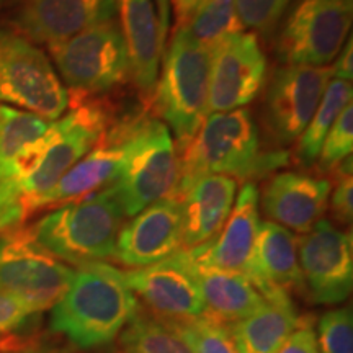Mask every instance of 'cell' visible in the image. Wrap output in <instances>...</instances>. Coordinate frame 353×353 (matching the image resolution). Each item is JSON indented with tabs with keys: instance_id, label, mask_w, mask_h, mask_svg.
Masks as SVG:
<instances>
[{
	"instance_id": "f35d334b",
	"label": "cell",
	"mask_w": 353,
	"mask_h": 353,
	"mask_svg": "<svg viewBox=\"0 0 353 353\" xmlns=\"http://www.w3.org/2000/svg\"><path fill=\"white\" fill-rule=\"evenodd\" d=\"M3 6V0H0V7H2Z\"/></svg>"
},
{
	"instance_id": "d6a6232c",
	"label": "cell",
	"mask_w": 353,
	"mask_h": 353,
	"mask_svg": "<svg viewBox=\"0 0 353 353\" xmlns=\"http://www.w3.org/2000/svg\"><path fill=\"white\" fill-rule=\"evenodd\" d=\"M337 182L330 190V213L342 226H350L353 216V180H352V157L343 161L337 169Z\"/></svg>"
},
{
	"instance_id": "5b68a950",
	"label": "cell",
	"mask_w": 353,
	"mask_h": 353,
	"mask_svg": "<svg viewBox=\"0 0 353 353\" xmlns=\"http://www.w3.org/2000/svg\"><path fill=\"white\" fill-rule=\"evenodd\" d=\"M162 59L161 77L149 100L154 113L174 132L182 151L206 118L211 50L190 37L183 26H175Z\"/></svg>"
},
{
	"instance_id": "e0dca14e",
	"label": "cell",
	"mask_w": 353,
	"mask_h": 353,
	"mask_svg": "<svg viewBox=\"0 0 353 353\" xmlns=\"http://www.w3.org/2000/svg\"><path fill=\"white\" fill-rule=\"evenodd\" d=\"M117 12L118 0H26L17 12L13 26L32 43L51 46L114 20Z\"/></svg>"
},
{
	"instance_id": "ac0fdd59",
	"label": "cell",
	"mask_w": 353,
	"mask_h": 353,
	"mask_svg": "<svg viewBox=\"0 0 353 353\" xmlns=\"http://www.w3.org/2000/svg\"><path fill=\"white\" fill-rule=\"evenodd\" d=\"M245 276L265 301L293 303L291 296L304 291L294 234L272 221L260 223Z\"/></svg>"
},
{
	"instance_id": "d6986e66",
	"label": "cell",
	"mask_w": 353,
	"mask_h": 353,
	"mask_svg": "<svg viewBox=\"0 0 353 353\" xmlns=\"http://www.w3.org/2000/svg\"><path fill=\"white\" fill-rule=\"evenodd\" d=\"M332 183L304 174L281 172L265 185L260 203L265 216L298 234H306L322 219L329 205Z\"/></svg>"
},
{
	"instance_id": "44dd1931",
	"label": "cell",
	"mask_w": 353,
	"mask_h": 353,
	"mask_svg": "<svg viewBox=\"0 0 353 353\" xmlns=\"http://www.w3.org/2000/svg\"><path fill=\"white\" fill-rule=\"evenodd\" d=\"M259 206L260 192L255 183L242 185L231 214L218 236L195 249H187L190 255L211 267L245 275L260 228Z\"/></svg>"
},
{
	"instance_id": "4316f807",
	"label": "cell",
	"mask_w": 353,
	"mask_h": 353,
	"mask_svg": "<svg viewBox=\"0 0 353 353\" xmlns=\"http://www.w3.org/2000/svg\"><path fill=\"white\" fill-rule=\"evenodd\" d=\"M120 353H192L170 321L139 309L118 335Z\"/></svg>"
},
{
	"instance_id": "484cf974",
	"label": "cell",
	"mask_w": 353,
	"mask_h": 353,
	"mask_svg": "<svg viewBox=\"0 0 353 353\" xmlns=\"http://www.w3.org/2000/svg\"><path fill=\"white\" fill-rule=\"evenodd\" d=\"M352 95L353 88L350 82L335 81V79L329 82L311 121L307 123L301 136L296 139V159L299 164L309 167L317 161L325 136L334 126V123L337 121L342 110L348 103H352Z\"/></svg>"
},
{
	"instance_id": "d4e9b609",
	"label": "cell",
	"mask_w": 353,
	"mask_h": 353,
	"mask_svg": "<svg viewBox=\"0 0 353 353\" xmlns=\"http://www.w3.org/2000/svg\"><path fill=\"white\" fill-rule=\"evenodd\" d=\"M51 125L39 114L0 105V183L13 179L19 162Z\"/></svg>"
},
{
	"instance_id": "ba28073f",
	"label": "cell",
	"mask_w": 353,
	"mask_h": 353,
	"mask_svg": "<svg viewBox=\"0 0 353 353\" xmlns=\"http://www.w3.org/2000/svg\"><path fill=\"white\" fill-rule=\"evenodd\" d=\"M0 105H15L51 121L70 105L48 56L30 39L6 28H0Z\"/></svg>"
},
{
	"instance_id": "f1b7e54d",
	"label": "cell",
	"mask_w": 353,
	"mask_h": 353,
	"mask_svg": "<svg viewBox=\"0 0 353 353\" xmlns=\"http://www.w3.org/2000/svg\"><path fill=\"white\" fill-rule=\"evenodd\" d=\"M192 353H239L231 327L203 312L187 321H170Z\"/></svg>"
},
{
	"instance_id": "7402d4cb",
	"label": "cell",
	"mask_w": 353,
	"mask_h": 353,
	"mask_svg": "<svg viewBox=\"0 0 353 353\" xmlns=\"http://www.w3.org/2000/svg\"><path fill=\"white\" fill-rule=\"evenodd\" d=\"M237 180L203 175L180 193L183 206V249H195L218 236L231 214Z\"/></svg>"
},
{
	"instance_id": "d590c367",
	"label": "cell",
	"mask_w": 353,
	"mask_h": 353,
	"mask_svg": "<svg viewBox=\"0 0 353 353\" xmlns=\"http://www.w3.org/2000/svg\"><path fill=\"white\" fill-rule=\"evenodd\" d=\"M330 74L335 81L352 82L353 79V44L352 37L347 39L343 48L335 56V64L330 68Z\"/></svg>"
},
{
	"instance_id": "4fadbf2b",
	"label": "cell",
	"mask_w": 353,
	"mask_h": 353,
	"mask_svg": "<svg viewBox=\"0 0 353 353\" xmlns=\"http://www.w3.org/2000/svg\"><path fill=\"white\" fill-rule=\"evenodd\" d=\"M330 81V68L281 65L275 70L265 90L263 120L276 143L286 145L301 136Z\"/></svg>"
},
{
	"instance_id": "2e32d148",
	"label": "cell",
	"mask_w": 353,
	"mask_h": 353,
	"mask_svg": "<svg viewBox=\"0 0 353 353\" xmlns=\"http://www.w3.org/2000/svg\"><path fill=\"white\" fill-rule=\"evenodd\" d=\"M169 0H118V25L130 61V77L151 99L165 52Z\"/></svg>"
},
{
	"instance_id": "8d00e7d4",
	"label": "cell",
	"mask_w": 353,
	"mask_h": 353,
	"mask_svg": "<svg viewBox=\"0 0 353 353\" xmlns=\"http://www.w3.org/2000/svg\"><path fill=\"white\" fill-rule=\"evenodd\" d=\"M172 10L175 13L176 19V26L187 23L190 17L193 15V12L200 7L203 0H169Z\"/></svg>"
},
{
	"instance_id": "9a60e30c",
	"label": "cell",
	"mask_w": 353,
	"mask_h": 353,
	"mask_svg": "<svg viewBox=\"0 0 353 353\" xmlns=\"http://www.w3.org/2000/svg\"><path fill=\"white\" fill-rule=\"evenodd\" d=\"M182 249V200L167 196L139 211L123 224L112 259L123 267L134 270L162 262Z\"/></svg>"
},
{
	"instance_id": "4dcf8cb0",
	"label": "cell",
	"mask_w": 353,
	"mask_h": 353,
	"mask_svg": "<svg viewBox=\"0 0 353 353\" xmlns=\"http://www.w3.org/2000/svg\"><path fill=\"white\" fill-rule=\"evenodd\" d=\"M353 151V108L348 103L337 121L330 128L322 143L321 152L317 156V167L319 170L334 172L343 161L352 157Z\"/></svg>"
},
{
	"instance_id": "83f0119b",
	"label": "cell",
	"mask_w": 353,
	"mask_h": 353,
	"mask_svg": "<svg viewBox=\"0 0 353 353\" xmlns=\"http://www.w3.org/2000/svg\"><path fill=\"white\" fill-rule=\"evenodd\" d=\"M180 26L210 50L223 39L245 32L237 13L236 0H203L187 23Z\"/></svg>"
},
{
	"instance_id": "f546056e",
	"label": "cell",
	"mask_w": 353,
	"mask_h": 353,
	"mask_svg": "<svg viewBox=\"0 0 353 353\" xmlns=\"http://www.w3.org/2000/svg\"><path fill=\"white\" fill-rule=\"evenodd\" d=\"M319 353H353V317L350 307L324 312L316 330Z\"/></svg>"
},
{
	"instance_id": "9c48e42d",
	"label": "cell",
	"mask_w": 353,
	"mask_h": 353,
	"mask_svg": "<svg viewBox=\"0 0 353 353\" xmlns=\"http://www.w3.org/2000/svg\"><path fill=\"white\" fill-rule=\"evenodd\" d=\"M276 38L285 65L327 68L350 38L353 0H293Z\"/></svg>"
},
{
	"instance_id": "74e56055",
	"label": "cell",
	"mask_w": 353,
	"mask_h": 353,
	"mask_svg": "<svg viewBox=\"0 0 353 353\" xmlns=\"http://www.w3.org/2000/svg\"><path fill=\"white\" fill-rule=\"evenodd\" d=\"M25 353H51V352H43V350H32V352H25Z\"/></svg>"
},
{
	"instance_id": "8fae6325",
	"label": "cell",
	"mask_w": 353,
	"mask_h": 353,
	"mask_svg": "<svg viewBox=\"0 0 353 353\" xmlns=\"http://www.w3.org/2000/svg\"><path fill=\"white\" fill-rule=\"evenodd\" d=\"M303 288L314 304L334 306L347 301L353 286L352 232L321 219L298 239Z\"/></svg>"
},
{
	"instance_id": "e575fe53",
	"label": "cell",
	"mask_w": 353,
	"mask_h": 353,
	"mask_svg": "<svg viewBox=\"0 0 353 353\" xmlns=\"http://www.w3.org/2000/svg\"><path fill=\"white\" fill-rule=\"evenodd\" d=\"M278 353H319L312 321L307 317H299L298 325L288 335Z\"/></svg>"
},
{
	"instance_id": "7c38bea8",
	"label": "cell",
	"mask_w": 353,
	"mask_h": 353,
	"mask_svg": "<svg viewBox=\"0 0 353 353\" xmlns=\"http://www.w3.org/2000/svg\"><path fill=\"white\" fill-rule=\"evenodd\" d=\"M267 83V57L254 33H237L211 50L206 117L245 108Z\"/></svg>"
},
{
	"instance_id": "52a82bcc",
	"label": "cell",
	"mask_w": 353,
	"mask_h": 353,
	"mask_svg": "<svg viewBox=\"0 0 353 353\" xmlns=\"http://www.w3.org/2000/svg\"><path fill=\"white\" fill-rule=\"evenodd\" d=\"M180 162L170 130L154 118H138L125 162L112 187L123 213L132 218L148 206L174 196Z\"/></svg>"
},
{
	"instance_id": "ffe728a7",
	"label": "cell",
	"mask_w": 353,
	"mask_h": 353,
	"mask_svg": "<svg viewBox=\"0 0 353 353\" xmlns=\"http://www.w3.org/2000/svg\"><path fill=\"white\" fill-rule=\"evenodd\" d=\"M136 121L138 118L114 126L113 130L108 128L99 144L85 157H82L51 190L43 203V208L87 196L112 183L130 151Z\"/></svg>"
},
{
	"instance_id": "5bb4252c",
	"label": "cell",
	"mask_w": 353,
	"mask_h": 353,
	"mask_svg": "<svg viewBox=\"0 0 353 353\" xmlns=\"http://www.w3.org/2000/svg\"><path fill=\"white\" fill-rule=\"evenodd\" d=\"M125 276L136 298L159 319L187 321L205 312V301L187 249L149 267L128 270Z\"/></svg>"
},
{
	"instance_id": "603a6c76",
	"label": "cell",
	"mask_w": 353,
	"mask_h": 353,
	"mask_svg": "<svg viewBox=\"0 0 353 353\" xmlns=\"http://www.w3.org/2000/svg\"><path fill=\"white\" fill-rule=\"evenodd\" d=\"M190 259L205 301L206 316L232 325L252 314L265 303L262 294L255 290L252 281L244 273L221 270L208 263L198 262L192 255Z\"/></svg>"
},
{
	"instance_id": "1f68e13d",
	"label": "cell",
	"mask_w": 353,
	"mask_h": 353,
	"mask_svg": "<svg viewBox=\"0 0 353 353\" xmlns=\"http://www.w3.org/2000/svg\"><path fill=\"white\" fill-rule=\"evenodd\" d=\"M293 0H236V8L244 28L270 34Z\"/></svg>"
},
{
	"instance_id": "3957f363",
	"label": "cell",
	"mask_w": 353,
	"mask_h": 353,
	"mask_svg": "<svg viewBox=\"0 0 353 353\" xmlns=\"http://www.w3.org/2000/svg\"><path fill=\"white\" fill-rule=\"evenodd\" d=\"M286 152H263L259 128L247 108L208 114L179 157L180 172L174 196L203 175H226L234 180L262 176L283 167Z\"/></svg>"
},
{
	"instance_id": "277c9868",
	"label": "cell",
	"mask_w": 353,
	"mask_h": 353,
	"mask_svg": "<svg viewBox=\"0 0 353 353\" xmlns=\"http://www.w3.org/2000/svg\"><path fill=\"white\" fill-rule=\"evenodd\" d=\"M126 216L112 185L63 203L28 228L43 249L69 267L112 259Z\"/></svg>"
},
{
	"instance_id": "836d02e7",
	"label": "cell",
	"mask_w": 353,
	"mask_h": 353,
	"mask_svg": "<svg viewBox=\"0 0 353 353\" xmlns=\"http://www.w3.org/2000/svg\"><path fill=\"white\" fill-rule=\"evenodd\" d=\"M34 316L20 299L0 290V345L23 330Z\"/></svg>"
},
{
	"instance_id": "cb8c5ba5",
	"label": "cell",
	"mask_w": 353,
	"mask_h": 353,
	"mask_svg": "<svg viewBox=\"0 0 353 353\" xmlns=\"http://www.w3.org/2000/svg\"><path fill=\"white\" fill-rule=\"evenodd\" d=\"M298 322L293 303L265 301L257 311L229 327L239 353H278Z\"/></svg>"
},
{
	"instance_id": "8992f818",
	"label": "cell",
	"mask_w": 353,
	"mask_h": 353,
	"mask_svg": "<svg viewBox=\"0 0 353 353\" xmlns=\"http://www.w3.org/2000/svg\"><path fill=\"white\" fill-rule=\"evenodd\" d=\"M69 88L72 105L103 95L130 79V61L117 19L83 30L65 41L48 46ZM65 88V90H68Z\"/></svg>"
},
{
	"instance_id": "6da1fadb",
	"label": "cell",
	"mask_w": 353,
	"mask_h": 353,
	"mask_svg": "<svg viewBox=\"0 0 353 353\" xmlns=\"http://www.w3.org/2000/svg\"><path fill=\"white\" fill-rule=\"evenodd\" d=\"M110 128V114L97 101H81L25 154L15 175L0 183V234L23 228L63 176L99 144Z\"/></svg>"
},
{
	"instance_id": "7a4b0ae2",
	"label": "cell",
	"mask_w": 353,
	"mask_h": 353,
	"mask_svg": "<svg viewBox=\"0 0 353 353\" xmlns=\"http://www.w3.org/2000/svg\"><path fill=\"white\" fill-rule=\"evenodd\" d=\"M141 309L125 272L105 262L74 270L64 296L51 307L50 327L81 350L107 347Z\"/></svg>"
},
{
	"instance_id": "30bf717a",
	"label": "cell",
	"mask_w": 353,
	"mask_h": 353,
	"mask_svg": "<svg viewBox=\"0 0 353 353\" xmlns=\"http://www.w3.org/2000/svg\"><path fill=\"white\" fill-rule=\"evenodd\" d=\"M72 278L74 268L43 249L28 229L0 234V290L34 314L54 306Z\"/></svg>"
}]
</instances>
